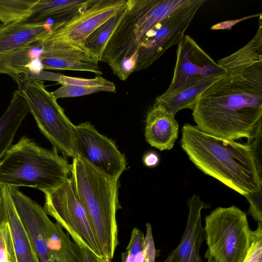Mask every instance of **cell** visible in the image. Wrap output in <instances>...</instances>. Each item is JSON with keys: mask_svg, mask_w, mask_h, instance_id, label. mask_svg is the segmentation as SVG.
Returning a JSON list of instances; mask_svg holds the SVG:
<instances>
[{"mask_svg": "<svg viewBox=\"0 0 262 262\" xmlns=\"http://www.w3.org/2000/svg\"><path fill=\"white\" fill-rule=\"evenodd\" d=\"M192 111L196 126L207 133L234 141L248 138L262 122V61L213 83Z\"/></svg>", "mask_w": 262, "mask_h": 262, "instance_id": "1", "label": "cell"}, {"mask_svg": "<svg viewBox=\"0 0 262 262\" xmlns=\"http://www.w3.org/2000/svg\"><path fill=\"white\" fill-rule=\"evenodd\" d=\"M181 133L182 149L205 174L244 196L262 188V177L246 143L213 136L189 123Z\"/></svg>", "mask_w": 262, "mask_h": 262, "instance_id": "2", "label": "cell"}, {"mask_svg": "<svg viewBox=\"0 0 262 262\" xmlns=\"http://www.w3.org/2000/svg\"><path fill=\"white\" fill-rule=\"evenodd\" d=\"M71 165L73 187L85 211L102 257L112 260L119 244L118 180L79 156H74Z\"/></svg>", "mask_w": 262, "mask_h": 262, "instance_id": "3", "label": "cell"}, {"mask_svg": "<svg viewBox=\"0 0 262 262\" xmlns=\"http://www.w3.org/2000/svg\"><path fill=\"white\" fill-rule=\"evenodd\" d=\"M71 165L54 147L44 148L23 136L0 161V185L29 187L43 193L69 178Z\"/></svg>", "mask_w": 262, "mask_h": 262, "instance_id": "4", "label": "cell"}, {"mask_svg": "<svg viewBox=\"0 0 262 262\" xmlns=\"http://www.w3.org/2000/svg\"><path fill=\"white\" fill-rule=\"evenodd\" d=\"M203 228L208 262H243L253 238L245 212L234 205L216 208Z\"/></svg>", "mask_w": 262, "mask_h": 262, "instance_id": "5", "label": "cell"}, {"mask_svg": "<svg viewBox=\"0 0 262 262\" xmlns=\"http://www.w3.org/2000/svg\"><path fill=\"white\" fill-rule=\"evenodd\" d=\"M17 85L41 132L64 156L73 158L75 125L47 90L43 81L21 74Z\"/></svg>", "mask_w": 262, "mask_h": 262, "instance_id": "6", "label": "cell"}, {"mask_svg": "<svg viewBox=\"0 0 262 262\" xmlns=\"http://www.w3.org/2000/svg\"><path fill=\"white\" fill-rule=\"evenodd\" d=\"M147 9L148 0H127L125 13L102 54L100 61L106 63L121 80L134 72L139 45L154 27Z\"/></svg>", "mask_w": 262, "mask_h": 262, "instance_id": "7", "label": "cell"}, {"mask_svg": "<svg viewBox=\"0 0 262 262\" xmlns=\"http://www.w3.org/2000/svg\"><path fill=\"white\" fill-rule=\"evenodd\" d=\"M44 193L43 209L47 215L55 219L80 247L102 258L85 211L76 195L70 178Z\"/></svg>", "mask_w": 262, "mask_h": 262, "instance_id": "8", "label": "cell"}, {"mask_svg": "<svg viewBox=\"0 0 262 262\" xmlns=\"http://www.w3.org/2000/svg\"><path fill=\"white\" fill-rule=\"evenodd\" d=\"M204 0H187L148 31L139 45L135 71L148 68L172 46L178 44Z\"/></svg>", "mask_w": 262, "mask_h": 262, "instance_id": "9", "label": "cell"}, {"mask_svg": "<svg viewBox=\"0 0 262 262\" xmlns=\"http://www.w3.org/2000/svg\"><path fill=\"white\" fill-rule=\"evenodd\" d=\"M226 74L188 35L178 44L177 60L171 82L161 95H174L203 80Z\"/></svg>", "mask_w": 262, "mask_h": 262, "instance_id": "10", "label": "cell"}, {"mask_svg": "<svg viewBox=\"0 0 262 262\" xmlns=\"http://www.w3.org/2000/svg\"><path fill=\"white\" fill-rule=\"evenodd\" d=\"M75 156L115 179L119 180L126 168L125 157L115 142L89 122L75 126L73 157Z\"/></svg>", "mask_w": 262, "mask_h": 262, "instance_id": "11", "label": "cell"}, {"mask_svg": "<svg viewBox=\"0 0 262 262\" xmlns=\"http://www.w3.org/2000/svg\"><path fill=\"white\" fill-rule=\"evenodd\" d=\"M127 0H94L86 9L52 24L39 41L84 42L98 27L120 10Z\"/></svg>", "mask_w": 262, "mask_h": 262, "instance_id": "12", "label": "cell"}, {"mask_svg": "<svg viewBox=\"0 0 262 262\" xmlns=\"http://www.w3.org/2000/svg\"><path fill=\"white\" fill-rule=\"evenodd\" d=\"M40 43L43 52L39 59L44 70L85 71L98 76L102 74L99 66V61L84 42L51 41Z\"/></svg>", "mask_w": 262, "mask_h": 262, "instance_id": "13", "label": "cell"}, {"mask_svg": "<svg viewBox=\"0 0 262 262\" xmlns=\"http://www.w3.org/2000/svg\"><path fill=\"white\" fill-rule=\"evenodd\" d=\"M7 187L15 210L34 247L38 262H52L46 241V225L49 218L43 208L17 188Z\"/></svg>", "mask_w": 262, "mask_h": 262, "instance_id": "14", "label": "cell"}, {"mask_svg": "<svg viewBox=\"0 0 262 262\" xmlns=\"http://www.w3.org/2000/svg\"><path fill=\"white\" fill-rule=\"evenodd\" d=\"M187 204L189 213L182 239L163 262H203L200 250L205 236L201 211L209 206L196 194L189 200Z\"/></svg>", "mask_w": 262, "mask_h": 262, "instance_id": "15", "label": "cell"}, {"mask_svg": "<svg viewBox=\"0 0 262 262\" xmlns=\"http://www.w3.org/2000/svg\"><path fill=\"white\" fill-rule=\"evenodd\" d=\"M179 124L175 115L155 102L147 112L145 137L151 146L162 151L171 149L178 138Z\"/></svg>", "mask_w": 262, "mask_h": 262, "instance_id": "16", "label": "cell"}, {"mask_svg": "<svg viewBox=\"0 0 262 262\" xmlns=\"http://www.w3.org/2000/svg\"><path fill=\"white\" fill-rule=\"evenodd\" d=\"M52 25L48 21L0 24V56L39 41Z\"/></svg>", "mask_w": 262, "mask_h": 262, "instance_id": "17", "label": "cell"}, {"mask_svg": "<svg viewBox=\"0 0 262 262\" xmlns=\"http://www.w3.org/2000/svg\"><path fill=\"white\" fill-rule=\"evenodd\" d=\"M2 186L4 219L10 228L17 262H38L32 244L15 210L8 188Z\"/></svg>", "mask_w": 262, "mask_h": 262, "instance_id": "18", "label": "cell"}, {"mask_svg": "<svg viewBox=\"0 0 262 262\" xmlns=\"http://www.w3.org/2000/svg\"><path fill=\"white\" fill-rule=\"evenodd\" d=\"M46 241L52 262H83L80 247L57 222L49 219L46 225Z\"/></svg>", "mask_w": 262, "mask_h": 262, "instance_id": "19", "label": "cell"}, {"mask_svg": "<svg viewBox=\"0 0 262 262\" xmlns=\"http://www.w3.org/2000/svg\"><path fill=\"white\" fill-rule=\"evenodd\" d=\"M29 113V106L19 91H14L8 108L0 118V161L11 146L16 131Z\"/></svg>", "mask_w": 262, "mask_h": 262, "instance_id": "20", "label": "cell"}, {"mask_svg": "<svg viewBox=\"0 0 262 262\" xmlns=\"http://www.w3.org/2000/svg\"><path fill=\"white\" fill-rule=\"evenodd\" d=\"M262 61V19L259 15V27L254 37L244 47L221 59L217 62L231 76L242 74L252 64Z\"/></svg>", "mask_w": 262, "mask_h": 262, "instance_id": "21", "label": "cell"}, {"mask_svg": "<svg viewBox=\"0 0 262 262\" xmlns=\"http://www.w3.org/2000/svg\"><path fill=\"white\" fill-rule=\"evenodd\" d=\"M94 0H38L32 9L28 21H46L53 24L66 19L89 7Z\"/></svg>", "mask_w": 262, "mask_h": 262, "instance_id": "22", "label": "cell"}, {"mask_svg": "<svg viewBox=\"0 0 262 262\" xmlns=\"http://www.w3.org/2000/svg\"><path fill=\"white\" fill-rule=\"evenodd\" d=\"M43 52L40 42H36L0 56V74L9 75L17 84L19 76L28 74L26 66L33 59L39 58Z\"/></svg>", "mask_w": 262, "mask_h": 262, "instance_id": "23", "label": "cell"}, {"mask_svg": "<svg viewBox=\"0 0 262 262\" xmlns=\"http://www.w3.org/2000/svg\"><path fill=\"white\" fill-rule=\"evenodd\" d=\"M226 75L227 74L203 80L172 95L167 97L159 96L156 98L155 102L161 104L174 115L184 108L193 110L199 96L211 84Z\"/></svg>", "mask_w": 262, "mask_h": 262, "instance_id": "24", "label": "cell"}, {"mask_svg": "<svg viewBox=\"0 0 262 262\" xmlns=\"http://www.w3.org/2000/svg\"><path fill=\"white\" fill-rule=\"evenodd\" d=\"M126 4L120 10L98 27L84 41L85 46L99 61L108 40L125 13Z\"/></svg>", "mask_w": 262, "mask_h": 262, "instance_id": "25", "label": "cell"}, {"mask_svg": "<svg viewBox=\"0 0 262 262\" xmlns=\"http://www.w3.org/2000/svg\"><path fill=\"white\" fill-rule=\"evenodd\" d=\"M38 0H0V21L2 24L29 20Z\"/></svg>", "mask_w": 262, "mask_h": 262, "instance_id": "26", "label": "cell"}, {"mask_svg": "<svg viewBox=\"0 0 262 262\" xmlns=\"http://www.w3.org/2000/svg\"><path fill=\"white\" fill-rule=\"evenodd\" d=\"M144 233L134 228L126 250L122 253V262H144Z\"/></svg>", "mask_w": 262, "mask_h": 262, "instance_id": "27", "label": "cell"}, {"mask_svg": "<svg viewBox=\"0 0 262 262\" xmlns=\"http://www.w3.org/2000/svg\"><path fill=\"white\" fill-rule=\"evenodd\" d=\"M99 92L116 93V87L86 86L63 84L56 90L51 92L57 99L62 98H70L90 95Z\"/></svg>", "mask_w": 262, "mask_h": 262, "instance_id": "28", "label": "cell"}, {"mask_svg": "<svg viewBox=\"0 0 262 262\" xmlns=\"http://www.w3.org/2000/svg\"><path fill=\"white\" fill-rule=\"evenodd\" d=\"M0 262H17L9 225L0 222Z\"/></svg>", "mask_w": 262, "mask_h": 262, "instance_id": "29", "label": "cell"}, {"mask_svg": "<svg viewBox=\"0 0 262 262\" xmlns=\"http://www.w3.org/2000/svg\"><path fill=\"white\" fill-rule=\"evenodd\" d=\"M57 82L61 85L69 84L86 86L116 87L115 84L113 82L100 76H97L92 79H86L67 76L60 74Z\"/></svg>", "mask_w": 262, "mask_h": 262, "instance_id": "30", "label": "cell"}, {"mask_svg": "<svg viewBox=\"0 0 262 262\" xmlns=\"http://www.w3.org/2000/svg\"><path fill=\"white\" fill-rule=\"evenodd\" d=\"M260 122L250 136L247 138V145L250 147L253 155L257 170L262 177L261 171V126Z\"/></svg>", "mask_w": 262, "mask_h": 262, "instance_id": "31", "label": "cell"}, {"mask_svg": "<svg viewBox=\"0 0 262 262\" xmlns=\"http://www.w3.org/2000/svg\"><path fill=\"white\" fill-rule=\"evenodd\" d=\"M243 262H262V223L258 222L253 231L252 243Z\"/></svg>", "mask_w": 262, "mask_h": 262, "instance_id": "32", "label": "cell"}, {"mask_svg": "<svg viewBox=\"0 0 262 262\" xmlns=\"http://www.w3.org/2000/svg\"><path fill=\"white\" fill-rule=\"evenodd\" d=\"M244 196L250 204L248 214L258 223H262V188Z\"/></svg>", "mask_w": 262, "mask_h": 262, "instance_id": "33", "label": "cell"}, {"mask_svg": "<svg viewBox=\"0 0 262 262\" xmlns=\"http://www.w3.org/2000/svg\"><path fill=\"white\" fill-rule=\"evenodd\" d=\"M144 262H155L156 258V249L152 229L149 223L146 224V234L145 236H144Z\"/></svg>", "mask_w": 262, "mask_h": 262, "instance_id": "34", "label": "cell"}, {"mask_svg": "<svg viewBox=\"0 0 262 262\" xmlns=\"http://www.w3.org/2000/svg\"><path fill=\"white\" fill-rule=\"evenodd\" d=\"M259 14H255V15H252L250 16H248L244 17L243 18L235 19V20H228V21H225L223 22L220 23L219 24H215L213 26H212L211 28V30H219V29H230L233 26L235 25L236 24L244 20L245 19H247L253 17H256Z\"/></svg>", "mask_w": 262, "mask_h": 262, "instance_id": "35", "label": "cell"}, {"mask_svg": "<svg viewBox=\"0 0 262 262\" xmlns=\"http://www.w3.org/2000/svg\"><path fill=\"white\" fill-rule=\"evenodd\" d=\"M80 248L83 262H112L111 260L98 257L86 249L81 247Z\"/></svg>", "mask_w": 262, "mask_h": 262, "instance_id": "36", "label": "cell"}, {"mask_svg": "<svg viewBox=\"0 0 262 262\" xmlns=\"http://www.w3.org/2000/svg\"><path fill=\"white\" fill-rule=\"evenodd\" d=\"M144 164L149 167L156 166L160 162L159 156L154 151L146 153L143 157Z\"/></svg>", "mask_w": 262, "mask_h": 262, "instance_id": "37", "label": "cell"}, {"mask_svg": "<svg viewBox=\"0 0 262 262\" xmlns=\"http://www.w3.org/2000/svg\"><path fill=\"white\" fill-rule=\"evenodd\" d=\"M3 220V186L0 185V222Z\"/></svg>", "mask_w": 262, "mask_h": 262, "instance_id": "38", "label": "cell"}]
</instances>
